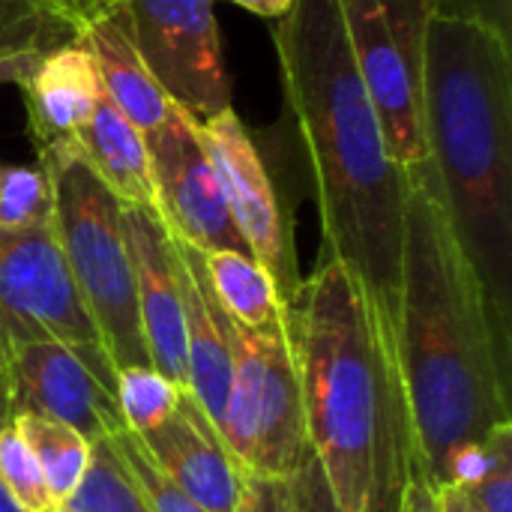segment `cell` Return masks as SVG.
<instances>
[{
    "instance_id": "cell-11",
    "label": "cell",
    "mask_w": 512,
    "mask_h": 512,
    "mask_svg": "<svg viewBox=\"0 0 512 512\" xmlns=\"http://www.w3.org/2000/svg\"><path fill=\"white\" fill-rule=\"evenodd\" d=\"M195 129H198V141L204 144L219 174L231 219L240 237L246 240L249 255L270 273L282 300L288 303L303 282L297 267V252L291 243V228L279 192L267 174V165L249 129L243 126L234 108L195 120Z\"/></svg>"
},
{
    "instance_id": "cell-1",
    "label": "cell",
    "mask_w": 512,
    "mask_h": 512,
    "mask_svg": "<svg viewBox=\"0 0 512 512\" xmlns=\"http://www.w3.org/2000/svg\"><path fill=\"white\" fill-rule=\"evenodd\" d=\"M510 336L450 225L432 162L408 168L393 342L432 489L447 486L456 453L512 423Z\"/></svg>"
},
{
    "instance_id": "cell-4",
    "label": "cell",
    "mask_w": 512,
    "mask_h": 512,
    "mask_svg": "<svg viewBox=\"0 0 512 512\" xmlns=\"http://www.w3.org/2000/svg\"><path fill=\"white\" fill-rule=\"evenodd\" d=\"M423 123L450 225L512 333L510 42L432 12Z\"/></svg>"
},
{
    "instance_id": "cell-25",
    "label": "cell",
    "mask_w": 512,
    "mask_h": 512,
    "mask_svg": "<svg viewBox=\"0 0 512 512\" xmlns=\"http://www.w3.org/2000/svg\"><path fill=\"white\" fill-rule=\"evenodd\" d=\"M117 459L126 465V471L132 474L138 492L144 495L150 512H207L201 504H195L147 453V447L141 444V438L129 429H120L114 435H108Z\"/></svg>"
},
{
    "instance_id": "cell-17",
    "label": "cell",
    "mask_w": 512,
    "mask_h": 512,
    "mask_svg": "<svg viewBox=\"0 0 512 512\" xmlns=\"http://www.w3.org/2000/svg\"><path fill=\"white\" fill-rule=\"evenodd\" d=\"M78 39L93 57L102 96L141 132L156 129L168 117L174 102L150 75L114 9L87 0L78 12Z\"/></svg>"
},
{
    "instance_id": "cell-35",
    "label": "cell",
    "mask_w": 512,
    "mask_h": 512,
    "mask_svg": "<svg viewBox=\"0 0 512 512\" xmlns=\"http://www.w3.org/2000/svg\"><path fill=\"white\" fill-rule=\"evenodd\" d=\"M9 420H12V417H9V414H6V408L0 405V429H3V426H6ZM0 512H21V510H18V504H15V501L9 498V492L3 489V483H0Z\"/></svg>"
},
{
    "instance_id": "cell-12",
    "label": "cell",
    "mask_w": 512,
    "mask_h": 512,
    "mask_svg": "<svg viewBox=\"0 0 512 512\" xmlns=\"http://www.w3.org/2000/svg\"><path fill=\"white\" fill-rule=\"evenodd\" d=\"M0 405L9 417L36 414L66 423L87 441L126 429L117 387L57 342H15L0 354Z\"/></svg>"
},
{
    "instance_id": "cell-34",
    "label": "cell",
    "mask_w": 512,
    "mask_h": 512,
    "mask_svg": "<svg viewBox=\"0 0 512 512\" xmlns=\"http://www.w3.org/2000/svg\"><path fill=\"white\" fill-rule=\"evenodd\" d=\"M225 3H234V6H240V9H246V12H255V15H261V18H282L291 6H294V0H225Z\"/></svg>"
},
{
    "instance_id": "cell-18",
    "label": "cell",
    "mask_w": 512,
    "mask_h": 512,
    "mask_svg": "<svg viewBox=\"0 0 512 512\" xmlns=\"http://www.w3.org/2000/svg\"><path fill=\"white\" fill-rule=\"evenodd\" d=\"M75 150L123 207L156 210L144 132L129 123L105 96H99L90 120L81 126Z\"/></svg>"
},
{
    "instance_id": "cell-31",
    "label": "cell",
    "mask_w": 512,
    "mask_h": 512,
    "mask_svg": "<svg viewBox=\"0 0 512 512\" xmlns=\"http://www.w3.org/2000/svg\"><path fill=\"white\" fill-rule=\"evenodd\" d=\"M399 512H441L438 510L435 489L423 477H414L408 492H405V498H402V510Z\"/></svg>"
},
{
    "instance_id": "cell-19",
    "label": "cell",
    "mask_w": 512,
    "mask_h": 512,
    "mask_svg": "<svg viewBox=\"0 0 512 512\" xmlns=\"http://www.w3.org/2000/svg\"><path fill=\"white\" fill-rule=\"evenodd\" d=\"M210 291L222 312L246 330H264L285 318V300L270 273L243 252H201Z\"/></svg>"
},
{
    "instance_id": "cell-33",
    "label": "cell",
    "mask_w": 512,
    "mask_h": 512,
    "mask_svg": "<svg viewBox=\"0 0 512 512\" xmlns=\"http://www.w3.org/2000/svg\"><path fill=\"white\" fill-rule=\"evenodd\" d=\"M435 498H438L441 512H480L468 498V492L459 486H441V489H435Z\"/></svg>"
},
{
    "instance_id": "cell-37",
    "label": "cell",
    "mask_w": 512,
    "mask_h": 512,
    "mask_svg": "<svg viewBox=\"0 0 512 512\" xmlns=\"http://www.w3.org/2000/svg\"><path fill=\"white\" fill-rule=\"evenodd\" d=\"M51 512H69V510H63V507H54V510Z\"/></svg>"
},
{
    "instance_id": "cell-3",
    "label": "cell",
    "mask_w": 512,
    "mask_h": 512,
    "mask_svg": "<svg viewBox=\"0 0 512 512\" xmlns=\"http://www.w3.org/2000/svg\"><path fill=\"white\" fill-rule=\"evenodd\" d=\"M273 45L285 108L312 174L324 255L342 261L393 321L408 168L387 150L354 69L339 0H294L276 18Z\"/></svg>"
},
{
    "instance_id": "cell-15",
    "label": "cell",
    "mask_w": 512,
    "mask_h": 512,
    "mask_svg": "<svg viewBox=\"0 0 512 512\" xmlns=\"http://www.w3.org/2000/svg\"><path fill=\"white\" fill-rule=\"evenodd\" d=\"M15 87L24 99L27 132L36 153L75 144L102 96L93 57L78 36L39 54Z\"/></svg>"
},
{
    "instance_id": "cell-10",
    "label": "cell",
    "mask_w": 512,
    "mask_h": 512,
    "mask_svg": "<svg viewBox=\"0 0 512 512\" xmlns=\"http://www.w3.org/2000/svg\"><path fill=\"white\" fill-rule=\"evenodd\" d=\"M150 177L156 195V216L171 237L201 249V252H243L240 237L219 174L198 141L195 117L180 105H171L168 117L144 132Z\"/></svg>"
},
{
    "instance_id": "cell-21",
    "label": "cell",
    "mask_w": 512,
    "mask_h": 512,
    "mask_svg": "<svg viewBox=\"0 0 512 512\" xmlns=\"http://www.w3.org/2000/svg\"><path fill=\"white\" fill-rule=\"evenodd\" d=\"M60 507L69 512H150L108 438L90 441L87 471Z\"/></svg>"
},
{
    "instance_id": "cell-36",
    "label": "cell",
    "mask_w": 512,
    "mask_h": 512,
    "mask_svg": "<svg viewBox=\"0 0 512 512\" xmlns=\"http://www.w3.org/2000/svg\"><path fill=\"white\" fill-rule=\"evenodd\" d=\"M48 3H54V6H60V9H66V12H72L75 18H78V12H81V6H84V0H48Z\"/></svg>"
},
{
    "instance_id": "cell-7",
    "label": "cell",
    "mask_w": 512,
    "mask_h": 512,
    "mask_svg": "<svg viewBox=\"0 0 512 512\" xmlns=\"http://www.w3.org/2000/svg\"><path fill=\"white\" fill-rule=\"evenodd\" d=\"M360 84L402 168L429 159L423 123L432 0H339Z\"/></svg>"
},
{
    "instance_id": "cell-22",
    "label": "cell",
    "mask_w": 512,
    "mask_h": 512,
    "mask_svg": "<svg viewBox=\"0 0 512 512\" xmlns=\"http://www.w3.org/2000/svg\"><path fill=\"white\" fill-rule=\"evenodd\" d=\"M78 36V18L48 0H0V60L51 51Z\"/></svg>"
},
{
    "instance_id": "cell-8",
    "label": "cell",
    "mask_w": 512,
    "mask_h": 512,
    "mask_svg": "<svg viewBox=\"0 0 512 512\" xmlns=\"http://www.w3.org/2000/svg\"><path fill=\"white\" fill-rule=\"evenodd\" d=\"M15 342L66 345L117 387L111 357L63 261L54 219L33 228H0V354Z\"/></svg>"
},
{
    "instance_id": "cell-30",
    "label": "cell",
    "mask_w": 512,
    "mask_h": 512,
    "mask_svg": "<svg viewBox=\"0 0 512 512\" xmlns=\"http://www.w3.org/2000/svg\"><path fill=\"white\" fill-rule=\"evenodd\" d=\"M291 495H294V510L297 512H342L315 456H309L300 471L291 477Z\"/></svg>"
},
{
    "instance_id": "cell-13",
    "label": "cell",
    "mask_w": 512,
    "mask_h": 512,
    "mask_svg": "<svg viewBox=\"0 0 512 512\" xmlns=\"http://www.w3.org/2000/svg\"><path fill=\"white\" fill-rule=\"evenodd\" d=\"M123 228L135 270L138 324L150 366L180 390H189L183 300L171 234L156 210L141 207H123Z\"/></svg>"
},
{
    "instance_id": "cell-29",
    "label": "cell",
    "mask_w": 512,
    "mask_h": 512,
    "mask_svg": "<svg viewBox=\"0 0 512 512\" xmlns=\"http://www.w3.org/2000/svg\"><path fill=\"white\" fill-rule=\"evenodd\" d=\"M237 512H297L291 495V477H249L243 474V492Z\"/></svg>"
},
{
    "instance_id": "cell-27",
    "label": "cell",
    "mask_w": 512,
    "mask_h": 512,
    "mask_svg": "<svg viewBox=\"0 0 512 512\" xmlns=\"http://www.w3.org/2000/svg\"><path fill=\"white\" fill-rule=\"evenodd\" d=\"M486 450L489 465L465 492L480 512H512V423L486 435Z\"/></svg>"
},
{
    "instance_id": "cell-20",
    "label": "cell",
    "mask_w": 512,
    "mask_h": 512,
    "mask_svg": "<svg viewBox=\"0 0 512 512\" xmlns=\"http://www.w3.org/2000/svg\"><path fill=\"white\" fill-rule=\"evenodd\" d=\"M12 426L30 447L33 459L39 462V471L45 477V486L51 492V501L60 507L78 486V480L87 471L90 462V441L81 438L66 423L36 417V414H15Z\"/></svg>"
},
{
    "instance_id": "cell-5",
    "label": "cell",
    "mask_w": 512,
    "mask_h": 512,
    "mask_svg": "<svg viewBox=\"0 0 512 512\" xmlns=\"http://www.w3.org/2000/svg\"><path fill=\"white\" fill-rule=\"evenodd\" d=\"M39 168L51 186L54 234L63 261L96 333L102 336L114 372L150 366L138 324V294L123 228V204L90 171L75 144L42 150Z\"/></svg>"
},
{
    "instance_id": "cell-6",
    "label": "cell",
    "mask_w": 512,
    "mask_h": 512,
    "mask_svg": "<svg viewBox=\"0 0 512 512\" xmlns=\"http://www.w3.org/2000/svg\"><path fill=\"white\" fill-rule=\"evenodd\" d=\"M219 315L231 351L222 441L243 474L288 480L312 456L288 318L264 330H246L222 306Z\"/></svg>"
},
{
    "instance_id": "cell-24",
    "label": "cell",
    "mask_w": 512,
    "mask_h": 512,
    "mask_svg": "<svg viewBox=\"0 0 512 512\" xmlns=\"http://www.w3.org/2000/svg\"><path fill=\"white\" fill-rule=\"evenodd\" d=\"M54 219L45 171L36 165L0 162V228H33Z\"/></svg>"
},
{
    "instance_id": "cell-26",
    "label": "cell",
    "mask_w": 512,
    "mask_h": 512,
    "mask_svg": "<svg viewBox=\"0 0 512 512\" xmlns=\"http://www.w3.org/2000/svg\"><path fill=\"white\" fill-rule=\"evenodd\" d=\"M0 483L21 512H51L57 507L51 501L39 462L33 459L12 420L0 429Z\"/></svg>"
},
{
    "instance_id": "cell-14",
    "label": "cell",
    "mask_w": 512,
    "mask_h": 512,
    "mask_svg": "<svg viewBox=\"0 0 512 512\" xmlns=\"http://www.w3.org/2000/svg\"><path fill=\"white\" fill-rule=\"evenodd\" d=\"M153 462L207 512H237L243 492V471L228 453L222 435L183 390L171 417L147 435H138Z\"/></svg>"
},
{
    "instance_id": "cell-9",
    "label": "cell",
    "mask_w": 512,
    "mask_h": 512,
    "mask_svg": "<svg viewBox=\"0 0 512 512\" xmlns=\"http://www.w3.org/2000/svg\"><path fill=\"white\" fill-rule=\"evenodd\" d=\"M87 3V0H84ZM114 9L162 93L195 120L231 108L216 0H96Z\"/></svg>"
},
{
    "instance_id": "cell-2",
    "label": "cell",
    "mask_w": 512,
    "mask_h": 512,
    "mask_svg": "<svg viewBox=\"0 0 512 512\" xmlns=\"http://www.w3.org/2000/svg\"><path fill=\"white\" fill-rule=\"evenodd\" d=\"M309 450L342 512H399L417 468L393 321L324 255L285 303Z\"/></svg>"
},
{
    "instance_id": "cell-32",
    "label": "cell",
    "mask_w": 512,
    "mask_h": 512,
    "mask_svg": "<svg viewBox=\"0 0 512 512\" xmlns=\"http://www.w3.org/2000/svg\"><path fill=\"white\" fill-rule=\"evenodd\" d=\"M39 54H45V51H24V54L3 57V60H0V87H3V84H18V81L30 72V66L36 63Z\"/></svg>"
},
{
    "instance_id": "cell-23",
    "label": "cell",
    "mask_w": 512,
    "mask_h": 512,
    "mask_svg": "<svg viewBox=\"0 0 512 512\" xmlns=\"http://www.w3.org/2000/svg\"><path fill=\"white\" fill-rule=\"evenodd\" d=\"M180 393L183 390L177 384H171L150 366H132V369L117 372L120 417L126 429L135 435H147L156 426H162L171 417Z\"/></svg>"
},
{
    "instance_id": "cell-16",
    "label": "cell",
    "mask_w": 512,
    "mask_h": 512,
    "mask_svg": "<svg viewBox=\"0 0 512 512\" xmlns=\"http://www.w3.org/2000/svg\"><path fill=\"white\" fill-rule=\"evenodd\" d=\"M171 243L177 252V285L183 300L189 393L198 399V405L222 435V420L231 393V351L225 342L219 303L210 291L201 249L177 237H171Z\"/></svg>"
},
{
    "instance_id": "cell-28",
    "label": "cell",
    "mask_w": 512,
    "mask_h": 512,
    "mask_svg": "<svg viewBox=\"0 0 512 512\" xmlns=\"http://www.w3.org/2000/svg\"><path fill=\"white\" fill-rule=\"evenodd\" d=\"M432 12L438 18L480 24L512 42V0H432Z\"/></svg>"
}]
</instances>
